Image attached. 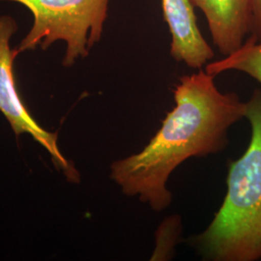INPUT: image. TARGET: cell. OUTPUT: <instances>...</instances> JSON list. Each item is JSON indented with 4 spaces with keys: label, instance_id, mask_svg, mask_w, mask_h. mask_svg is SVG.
Listing matches in <instances>:
<instances>
[{
    "label": "cell",
    "instance_id": "8",
    "mask_svg": "<svg viewBox=\"0 0 261 261\" xmlns=\"http://www.w3.org/2000/svg\"><path fill=\"white\" fill-rule=\"evenodd\" d=\"M181 219L178 216L167 218L156 232V247L151 260H168L173 256L174 247L181 236Z\"/></svg>",
    "mask_w": 261,
    "mask_h": 261
},
{
    "label": "cell",
    "instance_id": "1",
    "mask_svg": "<svg viewBox=\"0 0 261 261\" xmlns=\"http://www.w3.org/2000/svg\"><path fill=\"white\" fill-rule=\"evenodd\" d=\"M214 79L206 71L182 76L173 91L175 107L148 144L112 164L111 177L125 196L162 212L172 202L167 183L175 168L188 159L225 149L228 130L245 118L246 102L221 92Z\"/></svg>",
    "mask_w": 261,
    "mask_h": 261
},
{
    "label": "cell",
    "instance_id": "4",
    "mask_svg": "<svg viewBox=\"0 0 261 261\" xmlns=\"http://www.w3.org/2000/svg\"><path fill=\"white\" fill-rule=\"evenodd\" d=\"M16 31L15 19L9 16L0 17V112L17 136L30 135L47 149L56 168L62 170L70 181L77 182L79 172L61 154L57 146V135L41 128L19 97L14 75V60L18 50H12L10 47V40Z\"/></svg>",
    "mask_w": 261,
    "mask_h": 261
},
{
    "label": "cell",
    "instance_id": "5",
    "mask_svg": "<svg viewBox=\"0 0 261 261\" xmlns=\"http://www.w3.org/2000/svg\"><path fill=\"white\" fill-rule=\"evenodd\" d=\"M162 9L171 35L172 58L201 69L214 57V50L200 33L192 0H162Z\"/></svg>",
    "mask_w": 261,
    "mask_h": 261
},
{
    "label": "cell",
    "instance_id": "2",
    "mask_svg": "<svg viewBox=\"0 0 261 261\" xmlns=\"http://www.w3.org/2000/svg\"><path fill=\"white\" fill-rule=\"evenodd\" d=\"M252 137L239 159L230 163L227 192L213 221L192 246L211 261L261 259V89L246 102Z\"/></svg>",
    "mask_w": 261,
    "mask_h": 261
},
{
    "label": "cell",
    "instance_id": "3",
    "mask_svg": "<svg viewBox=\"0 0 261 261\" xmlns=\"http://www.w3.org/2000/svg\"><path fill=\"white\" fill-rule=\"evenodd\" d=\"M18 2L33 15L34 22L18 47V54L47 49L56 41L67 45L63 65L72 66L88 56L99 42L108 17L110 0H0Z\"/></svg>",
    "mask_w": 261,
    "mask_h": 261
},
{
    "label": "cell",
    "instance_id": "9",
    "mask_svg": "<svg viewBox=\"0 0 261 261\" xmlns=\"http://www.w3.org/2000/svg\"><path fill=\"white\" fill-rule=\"evenodd\" d=\"M252 6V23L251 36L261 42V0H251Z\"/></svg>",
    "mask_w": 261,
    "mask_h": 261
},
{
    "label": "cell",
    "instance_id": "6",
    "mask_svg": "<svg viewBox=\"0 0 261 261\" xmlns=\"http://www.w3.org/2000/svg\"><path fill=\"white\" fill-rule=\"evenodd\" d=\"M205 15L215 46L224 56L238 50L251 33V0H192Z\"/></svg>",
    "mask_w": 261,
    "mask_h": 261
},
{
    "label": "cell",
    "instance_id": "7",
    "mask_svg": "<svg viewBox=\"0 0 261 261\" xmlns=\"http://www.w3.org/2000/svg\"><path fill=\"white\" fill-rule=\"evenodd\" d=\"M205 71L216 76L227 71H238L250 75L261 84V42L249 38L242 47L223 59L207 63Z\"/></svg>",
    "mask_w": 261,
    "mask_h": 261
}]
</instances>
